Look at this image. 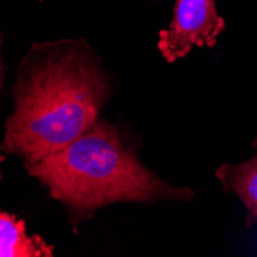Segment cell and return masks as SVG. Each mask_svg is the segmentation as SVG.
I'll use <instances>...</instances> for the list:
<instances>
[{"mask_svg":"<svg viewBox=\"0 0 257 257\" xmlns=\"http://www.w3.org/2000/svg\"><path fill=\"white\" fill-rule=\"evenodd\" d=\"M111 92L102 60L85 40L34 43L17 69L5 153L28 167L65 148L100 119Z\"/></svg>","mask_w":257,"mask_h":257,"instance_id":"6da1fadb","label":"cell"},{"mask_svg":"<svg viewBox=\"0 0 257 257\" xmlns=\"http://www.w3.org/2000/svg\"><path fill=\"white\" fill-rule=\"evenodd\" d=\"M27 170L68 209L74 228L117 202L153 205L160 200L191 202L196 196L194 190L171 185L144 165L133 140L103 119Z\"/></svg>","mask_w":257,"mask_h":257,"instance_id":"7a4b0ae2","label":"cell"},{"mask_svg":"<svg viewBox=\"0 0 257 257\" xmlns=\"http://www.w3.org/2000/svg\"><path fill=\"white\" fill-rule=\"evenodd\" d=\"M225 28L214 0H176L168 28L159 33L157 48L163 59L174 63L193 48H213Z\"/></svg>","mask_w":257,"mask_h":257,"instance_id":"3957f363","label":"cell"},{"mask_svg":"<svg viewBox=\"0 0 257 257\" xmlns=\"http://www.w3.org/2000/svg\"><path fill=\"white\" fill-rule=\"evenodd\" d=\"M254 154L242 163H223L214 174L223 193L236 196L245 208V223L257 226V137L252 140Z\"/></svg>","mask_w":257,"mask_h":257,"instance_id":"277c9868","label":"cell"},{"mask_svg":"<svg viewBox=\"0 0 257 257\" xmlns=\"http://www.w3.org/2000/svg\"><path fill=\"white\" fill-rule=\"evenodd\" d=\"M54 248L40 236H28L27 223L0 209V257H53Z\"/></svg>","mask_w":257,"mask_h":257,"instance_id":"5b68a950","label":"cell"},{"mask_svg":"<svg viewBox=\"0 0 257 257\" xmlns=\"http://www.w3.org/2000/svg\"><path fill=\"white\" fill-rule=\"evenodd\" d=\"M4 76H5V66L2 59V36H0V89L4 86Z\"/></svg>","mask_w":257,"mask_h":257,"instance_id":"8992f818","label":"cell"},{"mask_svg":"<svg viewBox=\"0 0 257 257\" xmlns=\"http://www.w3.org/2000/svg\"><path fill=\"white\" fill-rule=\"evenodd\" d=\"M5 159H7V153H5L4 147L0 145V179H2V165H4Z\"/></svg>","mask_w":257,"mask_h":257,"instance_id":"52a82bcc","label":"cell"}]
</instances>
